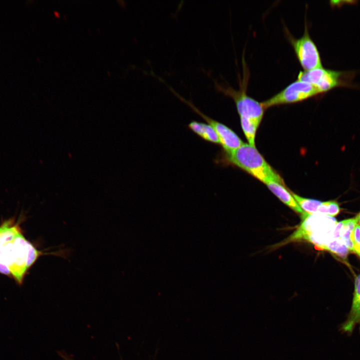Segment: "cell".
<instances>
[{"instance_id":"11","label":"cell","mask_w":360,"mask_h":360,"mask_svg":"<svg viewBox=\"0 0 360 360\" xmlns=\"http://www.w3.org/2000/svg\"><path fill=\"white\" fill-rule=\"evenodd\" d=\"M268 189L282 202L294 212L302 214L304 212L298 205L292 193L284 186V184L274 181L266 184Z\"/></svg>"},{"instance_id":"18","label":"cell","mask_w":360,"mask_h":360,"mask_svg":"<svg viewBox=\"0 0 360 360\" xmlns=\"http://www.w3.org/2000/svg\"><path fill=\"white\" fill-rule=\"evenodd\" d=\"M59 354L64 360H72L70 357L64 352H60Z\"/></svg>"},{"instance_id":"3","label":"cell","mask_w":360,"mask_h":360,"mask_svg":"<svg viewBox=\"0 0 360 360\" xmlns=\"http://www.w3.org/2000/svg\"><path fill=\"white\" fill-rule=\"evenodd\" d=\"M301 223L298 228L282 244L298 240H306L316 245H324L332 237L328 229L335 222L332 217L320 214H301Z\"/></svg>"},{"instance_id":"17","label":"cell","mask_w":360,"mask_h":360,"mask_svg":"<svg viewBox=\"0 0 360 360\" xmlns=\"http://www.w3.org/2000/svg\"><path fill=\"white\" fill-rule=\"evenodd\" d=\"M8 220L6 221L0 226V238L2 232L6 229V228L8 224Z\"/></svg>"},{"instance_id":"5","label":"cell","mask_w":360,"mask_h":360,"mask_svg":"<svg viewBox=\"0 0 360 360\" xmlns=\"http://www.w3.org/2000/svg\"><path fill=\"white\" fill-rule=\"evenodd\" d=\"M349 76L348 73L320 67L300 72L298 80L310 83L321 94L338 86L348 84Z\"/></svg>"},{"instance_id":"15","label":"cell","mask_w":360,"mask_h":360,"mask_svg":"<svg viewBox=\"0 0 360 360\" xmlns=\"http://www.w3.org/2000/svg\"><path fill=\"white\" fill-rule=\"evenodd\" d=\"M352 245V252L360 257V226L357 224L354 228L351 235Z\"/></svg>"},{"instance_id":"2","label":"cell","mask_w":360,"mask_h":360,"mask_svg":"<svg viewBox=\"0 0 360 360\" xmlns=\"http://www.w3.org/2000/svg\"><path fill=\"white\" fill-rule=\"evenodd\" d=\"M216 164H230L245 170L266 184L274 181L284 184L283 180L266 162L256 146L244 144L230 154L224 152L218 156Z\"/></svg>"},{"instance_id":"19","label":"cell","mask_w":360,"mask_h":360,"mask_svg":"<svg viewBox=\"0 0 360 360\" xmlns=\"http://www.w3.org/2000/svg\"><path fill=\"white\" fill-rule=\"evenodd\" d=\"M356 217L358 220V224L360 226V213L358 216H356Z\"/></svg>"},{"instance_id":"12","label":"cell","mask_w":360,"mask_h":360,"mask_svg":"<svg viewBox=\"0 0 360 360\" xmlns=\"http://www.w3.org/2000/svg\"><path fill=\"white\" fill-rule=\"evenodd\" d=\"M188 127L204 140L214 144H220L216 130L208 124L193 120L188 124Z\"/></svg>"},{"instance_id":"1","label":"cell","mask_w":360,"mask_h":360,"mask_svg":"<svg viewBox=\"0 0 360 360\" xmlns=\"http://www.w3.org/2000/svg\"><path fill=\"white\" fill-rule=\"evenodd\" d=\"M44 254L59 255L55 252L44 253L38 250L22 232L12 241L4 242L0 238V263L9 268L11 274L20 284L28 269Z\"/></svg>"},{"instance_id":"6","label":"cell","mask_w":360,"mask_h":360,"mask_svg":"<svg viewBox=\"0 0 360 360\" xmlns=\"http://www.w3.org/2000/svg\"><path fill=\"white\" fill-rule=\"evenodd\" d=\"M320 94L309 82L297 80L268 100L262 102L264 109L271 106L300 102Z\"/></svg>"},{"instance_id":"7","label":"cell","mask_w":360,"mask_h":360,"mask_svg":"<svg viewBox=\"0 0 360 360\" xmlns=\"http://www.w3.org/2000/svg\"><path fill=\"white\" fill-rule=\"evenodd\" d=\"M302 36L298 38L289 36V40L293 47L295 54L304 70H309L322 67L319 51L311 38L305 24Z\"/></svg>"},{"instance_id":"10","label":"cell","mask_w":360,"mask_h":360,"mask_svg":"<svg viewBox=\"0 0 360 360\" xmlns=\"http://www.w3.org/2000/svg\"><path fill=\"white\" fill-rule=\"evenodd\" d=\"M358 222L356 216L336 222L332 231V238L342 239L350 251H352L351 235Z\"/></svg>"},{"instance_id":"14","label":"cell","mask_w":360,"mask_h":360,"mask_svg":"<svg viewBox=\"0 0 360 360\" xmlns=\"http://www.w3.org/2000/svg\"><path fill=\"white\" fill-rule=\"evenodd\" d=\"M240 120L242 129L248 144L256 146L255 138L257 129L260 125L247 118H240Z\"/></svg>"},{"instance_id":"9","label":"cell","mask_w":360,"mask_h":360,"mask_svg":"<svg viewBox=\"0 0 360 360\" xmlns=\"http://www.w3.org/2000/svg\"><path fill=\"white\" fill-rule=\"evenodd\" d=\"M357 325L360 326V274L356 278L351 309L347 318L340 327L346 333L352 334Z\"/></svg>"},{"instance_id":"4","label":"cell","mask_w":360,"mask_h":360,"mask_svg":"<svg viewBox=\"0 0 360 360\" xmlns=\"http://www.w3.org/2000/svg\"><path fill=\"white\" fill-rule=\"evenodd\" d=\"M247 82L248 76L244 75L242 82H240V88L238 90L216 82H215V85L218 91L234 100L240 118L252 120L260 125L265 109L261 102L247 94Z\"/></svg>"},{"instance_id":"13","label":"cell","mask_w":360,"mask_h":360,"mask_svg":"<svg viewBox=\"0 0 360 360\" xmlns=\"http://www.w3.org/2000/svg\"><path fill=\"white\" fill-rule=\"evenodd\" d=\"M318 248L330 252L343 258H346L349 252L348 247L342 239L332 238L324 245Z\"/></svg>"},{"instance_id":"16","label":"cell","mask_w":360,"mask_h":360,"mask_svg":"<svg viewBox=\"0 0 360 360\" xmlns=\"http://www.w3.org/2000/svg\"><path fill=\"white\" fill-rule=\"evenodd\" d=\"M0 272L6 275H10V272L9 268L6 265L0 263Z\"/></svg>"},{"instance_id":"8","label":"cell","mask_w":360,"mask_h":360,"mask_svg":"<svg viewBox=\"0 0 360 360\" xmlns=\"http://www.w3.org/2000/svg\"><path fill=\"white\" fill-rule=\"evenodd\" d=\"M298 205L304 212L310 214H320L330 217L338 215L340 212L338 204L335 200L322 202L302 197L291 192Z\"/></svg>"}]
</instances>
